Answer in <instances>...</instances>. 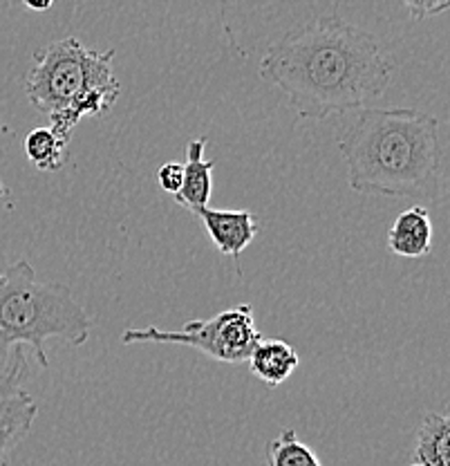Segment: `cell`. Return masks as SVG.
Returning <instances> with one entry per match:
<instances>
[{
    "label": "cell",
    "mask_w": 450,
    "mask_h": 466,
    "mask_svg": "<svg viewBox=\"0 0 450 466\" xmlns=\"http://www.w3.org/2000/svg\"><path fill=\"white\" fill-rule=\"evenodd\" d=\"M395 61L379 38L338 14L300 21L269 46L260 76L305 119L363 110L388 90Z\"/></svg>",
    "instance_id": "1"
},
{
    "label": "cell",
    "mask_w": 450,
    "mask_h": 466,
    "mask_svg": "<svg viewBox=\"0 0 450 466\" xmlns=\"http://www.w3.org/2000/svg\"><path fill=\"white\" fill-rule=\"evenodd\" d=\"M347 184L359 196L408 200L413 207L446 198L439 119L413 108H363L338 139Z\"/></svg>",
    "instance_id": "2"
},
{
    "label": "cell",
    "mask_w": 450,
    "mask_h": 466,
    "mask_svg": "<svg viewBox=\"0 0 450 466\" xmlns=\"http://www.w3.org/2000/svg\"><path fill=\"white\" fill-rule=\"evenodd\" d=\"M115 50H88L76 36L47 43L34 52L25 76L27 99L52 121V133L70 146L75 126L85 116L110 113L121 95L113 72Z\"/></svg>",
    "instance_id": "3"
},
{
    "label": "cell",
    "mask_w": 450,
    "mask_h": 466,
    "mask_svg": "<svg viewBox=\"0 0 450 466\" xmlns=\"http://www.w3.org/2000/svg\"><path fill=\"white\" fill-rule=\"evenodd\" d=\"M90 332L92 317L67 285L41 283L32 262L23 258L0 271V366L14 348L30 346L47 368V339L81 348Z\"/></svg>",
    "instance_id": "4"
},
{
    "label": "cell",
    "mask_w": 450,
    "mask_h": 466,
    "mask_svg": "<svg viewBox=\"0 0 450 466\" xmlns=\"http://www.w3.org/2000/svg\"><path fill=\"white\" fill-rule=\"evenodd\" d=\"M263 341L255 328L254 308L240 303L206 320H188L182 329L128 328L121 332V343H175L206 354L220 363H245L254 348Z\"/></svg>",
    "instance_id": "5"
},
{
    "label": "cell",
    "mask_w": 450,
    "mask_h": 466,
    "mask_svg": "<svg viewBox=\"0 0 450 466\" xmlns=\"http://www.w3.org/2000/svg\"><path fill=\"white\" fill-rule=\"evenodd\" d=\"M27 381L30 363L21 348H14L0 366V466H9L12 453L30 435L38 417L36 400L23 388Z\"/></svg>",
    "instance_id": "6"
},
{
    "label": "cell",
    "mask_w": 450,
    "mask_h": 466,
    "mask_svg": "<svg viewBox=\"0 0 450 466\" xmlns=\"http://www.w3.org/2000/svg\"><path fill=\"white\" fill-rule=\"evenodd\" d=\"M197 218L209 233L213 247L222 256L240 258L242 251L255 240L260 231L258 218L251 211H226V208H202Z\"/></svg>",
    "instance_id": "7"
},
{
    "label": "cell",
    "mask_w": 450,
    "mask_h": 466,
    "mask_svg": "<svg viewBox=\"0 0 450 466\" xmlns=\"http://www.w3.org/2000/svg\"><path fill=\"white\" fill-rule=\"evenodd\" d=\"M206 137L193 139L186 148V162L184 167L182 188L175 196V202L180 207L188 208L191 213H200L202 208L209 207L211 193H213V171H215V162L205 159Z\"/></svg>",
    "instance_id": "8"
},
{
    "label": "cell",
    "mask_w": 450,
    "mask_h": 466,
    "mask_svg": "<svg viewBox=\"0 0 450 466\" xmlns=\"http://www.w3.org/2000/svg\"><path fill=\"white\" fill-rule=\"evenodd\" d=\"M433 222L428 208L410 207L396 216L388 231V247L392 254L404 258H424L433 249Z\"/></svg>",
    "instance_id": "9"
},
{
    "label": "cell",
    "mask_w": 450,
    "mask_h": 466,
    "mask_svg": "<svg viewBox=\"0 0 450 466\" xmlns=\"http://www.w3.org/2000/svg\"><path fill=\"white\" fill-rule=\"evenodd\" d=\"M246 363L260 381L267 383L269 388H275L296 372L300 357L292 343H287L285 339H263L249 354Z\"/></svg>",
    "instance_id": "10"
},
{
    "label": "cell",
    "mask_w": 450,
    "mask_h": 466,
    "mask_svg": "<svg viewBox=\"0 0 450 466\" xmlns=\"http://www.w3.org/2000/svg\"><path fill=\"white\" fill-rule=\"evenodd\" d=\"M450 421L439 412H425L417 429V449L415 462L424 466H450Z\"/></svg>",
    "instance_id": "11"
},
{
    "label": "cell",
    "mask_w": 450,
    "mask_h": 466,
    "mask_svg": "<svg viewBox=\"0 0 450 466\" xmlns=\"http://www.w3.org/2000/svg\"><path fill=\"white\" fill-rule=\"evenodd\" d=\"M25 153L38 171L55 173L65 164L67 144H63L52 128H34L25 137Z\"/></svg>",
    "instance_id": "12"
},
{
    "label": "cell",
    "mask_w": 450,
    "mask_h": 466,
    "mask_svg": "<svg viewBox=\"0 0 450 466\" xmlns=\"http://www.w3.org/2000/svg\"><path fill=\"white\" fill-rule=\"evenodd\" d=\"M267 466H323L318 455L298 440L296 431H283L275 440L267 441L265 449Z\"/></svg>",
    "instance_id": "13"
},
{
    "label": "cell",
    "mask_w": 450,
    "mask_h": 466,
    "mask_svg": "<svg viewBox=\"0 0 450 466\" xmlns=\"http://www.w3.org/2000/svg\"><path fill=\"white\" fill-rule=\"evenodd\" d=\"M182 179H184V167L180 162H166L159 167L157 184L162 191L171 193V196H177L182 188Z\"/></svg>",
    "instance_id": "14"
},
{
    "label": "cell",
    "mask_w": 450,
    "mask_h": 466,
    "mask_svg": "<svg viewBox=\"0 0 450 466\" xmlns=\"http://www.w3.org/2000/svg\"><path fill=\"white\" fill-rule=\"evenodd\" d=\"M405 9H408L415 18H425L430 16V14L435 16V14L448 12L450 3L448 0H439V3H421V0H417V3H405Z\"/></svg>",
    "instance_id": "15"
},
{
    "label": "cell",
    "mask_w": 450,
    "mask_h": 466,
    "mask_svg": "<svg viewBox=\"0 0 450 466\" xmlns=\"http://www.w3.org/2000/svg\"><path fill=\"white\" fill-rule=\"evenodd\" d=\"M25 7L34 9V12H45V9L52 7V3H50V0H47V3H30V0H27Z\"/></svg>",
    "instance_id": "16"
},
{
    "label": "cell",
    "mask_w": 450,
    "mask_h": 466,
    "mask_svg": "<svg viewBox=\"0 0 450 466\" xmlns=\"http://www.w3.org/2000/svg\"><path fill=\"white\" fill-rule=\"evenodd\" d=\"M5 193H7V188H5V187H3V184H0V198H3V196H5Z\"/></svg>",
    "instance_id": "17"
},
{
    "label": "cell",
    "mask_w": 450,
    "mask_h": 466,
    "mask_svg": "<svg viewBox=\"0 0 450 466\" xmlns=\"http://www.w3.org/2000/svg\"><path fill=\"white\" fill-rule=\"evenodd\" d=\"M410 466H424V464H419V462H413Z\"/></svg>",
    "instance_id": "18"
}]
</instances>
